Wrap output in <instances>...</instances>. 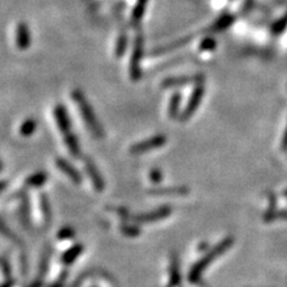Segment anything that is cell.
Segmentation results:
<instances>
[{
	"label": "cell",
	"mask_w": 287,
	"mask_h": 287,
	"mask_svg": "<svg viewBox=\"0 0 287 287\" xmlns=\"http://www.w3.org/2000/svg\"><path fill=\"white\" fill-rule=\"evenodd\" d=\"M16 46L19 50H26L31 46V32L24 22L18 23L16 26Z\"/></svg>",
	"instance_id": "7"
},
{
	"label": "cell",
	"mask_w": 287,
	"mask_h": 287,
	"mask_svg": "<svg viewBox=\"0 0 287 287\" xmlns=\"http://www.w3.org/2000/svg\"><path fill=\"white\" fill-rule=\"evenodd\" d=\"M127 44H128V36H127L126 32H121L119 38H117L116 47H115V55H116L117 59H120L126 53Z\"/></svg>",
	"instance_id": "15"
},
{
	"label": "cell",
	"mask_w": 287,
	"mask_h": 287,
	"mask_svg": "<svg viewBox=\"0 0 287 287\" xmlns=\"http://www.w3.org/2000/svg\"><path fill=\"white\" fill-rule=\"evenodd\" d=\"M232 22H234V18H232L231 16H224V17L219 18V19L213 24L212 29L211 30L214 32L222 31V30H225L228 26L231 25Z\"/></svg>",
	"instance_id": "18"
},
{
	"label": "cell",
	"mask_w": 287,
	"mask_h": 287,
	"mask_svg": "<svg viewBox=\"0 0 287 287\" xmlns=\"http://www.w3.org/2000/svg\"><path fill=\"white\" fill-rule=\"evenodd\" d=\"M204 95H205L204 84H202V83L196 84L195 89L193 90L192 96H190L188 103H187L186 108H184V110L182 111V114H181V116H180L181 120L187 121V120H189L190 117L193 116V114H194L195 111L198 110L199 105H200V103L202 102Z\"/></svg>",
	"instance_id": "4"
},
{
	"label": "cell",
	"mask_w": 287,
	"mask_h": 287,
	"mask_svg": "<svg viewBox=\"0 0 287 287\" xmlns=\"http://www.w3.org/2000/svg\"><path fill=\"white\" fill-rule=\"evenodd\" d=\"M72 99H73L74 103L77 104L81 115V119L85 122V126L92 134V137L96 139H103L105 137L104 129L103 127H102L101 122H99L92 105L87 101L86 96L84 95L80 90H74V91L72 92Z\"/></svg>",
	"instance_id": "1"
},
{
	"label": "cell",
	"mask_w": 287,
	"mask_h": 287,
	"mask_svg": "<svg viewBox=\"0 0 287 287\" xmlns=\"http://www.w3.org/2000/svg\"><path fill=\"white\" fill-rule=\"evenodd\" d=\"M189 41H190V37L180 38V40L171 42V43L165 44V46L157 47L155 50H152V53L151 54H152V55H162V54H167L169 52H172V50L177 49V48H180L181 46H184V44L188 43Z\"/></svg>",
	"instance_id": "11"
},
{
	"label": "cell",
	"mask_w": 287,
	"mask_h": 287,
	"mask_svg": "<svg viewBox=\"0 0 287 287\" xmlns=\"http://www.w3.org/2000/svg\"><path fill=\"white\" fill-rule=\"evenodd\" d=\"M188 189L184 187H177V188H162V189H153L152 194H161V195H182L187 194Z\"/></svg>",
	"instance_id": "16"
},
{
	"label": "cell",
	"mask_w": 287,
	"mask_h": 287,
	"mask_svg": "<svg viewBox=\"0 0 287 287\" xmlns=\"http://www.w3.org/2000/svg\"><path fill=\"white\" fill-rule=\"evenodd\" d=\"M55 165H56V168H59L60 170H61L63 174L69 178V180L73 181L74 183L79 184L81 182L80 172L78 171L77 169H75L68 161H66V159H63V158H60L59 157V158L55 159Z\"/></svg>",
	"instance_id": "9"
},
{
	"label": "cell",
	"mask_w": 287,
	"mask_h": 287,
	"mask_svg": "<svg viewBox=\"0 0 287 287\" xmlns=\"http://www.w3.org/2000/svg\"><path fill=\"white\" fill-rule=\"evenodd\" d=\"M2 170V163H1V159H0V171Z\"/></svg>",
	"instance_id": "23"
},
{
	"label": "cell",
	"mask_w": 287,
	"mask_h": 287,
	"mask_svg": "<svg viewBox=\"0 0 287 287\" xmlns=\"http://www.w3.org/2000/svg\"><path fill=\"white\" fill-rule=\"evenodd\" d=\"M282 146L284 150H287V129L285 132V134H284V138H283V143H282Z\"/></svg>",
	"instance_id": "21"
},
{
	"label": "cell",
	"mask_w": 287,
	"mask_h": 287,
	"mask_svg": "<svg viewBox=\"0 0 287 287\" xmlns=\"http://www.w3.org/2000/svg\"><path fill=\"white\" fill-rule=\"evenodd\" d=\"M180 105H181V95L178 92H175L174 95L171 96L168 107V114L170 119H177V117L181 116Z\"/></svg>",
	"instance_id": "12"
},
{
	"label": "cell",
	"mask_w": 287,
	"mask_h": 287,
	"mask_svg": "<svg viewBox=\"0 0 287 287\" xmlns=\"http://www.w3.org/2000/svg\"><path fill=\"white\" fill-rule=\"evenodd\" d=\"M63 143H65L66 147H67V150L69 151L72 157H74V158H80L81 147L77 135H74L73 133L71 132L67 133V134L63 135Z\"/></svg>",
	"instance_id": "10"
},
{
	"label": "cell",
	"mask_w": 287,
	"mask_h": 287,
	"mask_svg": "<svg viewBox=\"0 0 287 287\" xmlns=\"http://www.w3.org/2000/svg\"><path fill=\"white\" fill-rule=\"evenodd\" d=\"M36 128H37V123L34 119H26L19 127V133L22 137H31L34 134Z\"/></svg>",
	"instance_id": "14"
},
{
	"label": "cell",
	"mask_w": 287,
	"mask_h": 287,
	"mask_svg": "<svg viewBox=\"0 0 287 287\" xmlns=\"http://www.w3.org/2000/svg\"><path fill=\"white\" fill-rule=\"evenodd\" d=\"M167 144V137L164 134H157L153 137H150L145 139L143 141H139V143L132 145L131 149H129V153L133 156L138 155H144V153L150 152L152 150H157L159 147H163Z\"/></svg>",
	"instance_id": "3"
},
{
	"label": "cell",
	"mask_w": 287,
	"mask_h": 287,
	"mask_svg": "<svg viewBox=\"0 0 287 287\" xmlns=\"http://www.w3.org/2000/svg\"><path fill=\"white\" fill-rule=\"evenodd\" d=\"M5 187H6V182H5V181H0V193H1L2 190H4Z\"/></svg>",
	"instance_id": "22"
},
{
	"label": "cell",
	"mask_w": 287,
	"mask_h": 287,
	"mask_svg": "<svg viewBox=\"0 0 287 287\" xmlns=\"http://www.w3.org/2000/svg\"><path fill=\"white\" fill-rule=\"evenodd\" d=\"M47 177L48 176L46 174H44L43 171L35 172V174H32L31 176H30L28 180H26V183H28L29 186H31V187H40L44 182H46Z\"/></svg>",
	"instance_id": "17"
},
{
	"label": "cell",
	"mask_w": 287,
	"mask_h": 287,
	"mask_svg": "<svg viewBox=\"0 0 287 287\" xmlns=\"http://www.w3.org/2000/svg\"><path fill=\"white\" fill-rule=\"evenodd\" d=\"M145 37L141 31H139L133 43V52L129 61V75L133 81H138L141 78V60L144 56Z\"/></svg>",
	"instance_id": "2"
},
{
	"label": "cell",
	"mask_w": 287,
	"mask_h": 287,
	"mask_svg": "<svg viewBox=\"0 0 287 287\" xmlns=\"http://www.w3.org/2000/svg\"><path fill=\"white\" fill-rule=\"evenodd\" d=\"M204 81V75H182V77H171L167 78L162 81L163 89H172V87H180L187 84H199Z\"/></svg>",
	"instance_id": "5"
},
{
	"label": "cell",
	"mask_w": 287,
	"mask_h": 287,
	"mask_svg": "<svg viewBox=\"0 0 287 287\" xmlns=\"http://www.w3.org/2000/svg\"><path fill=\"white\" fill-rule=\"evenodd\" d=\"M146 5L147 0H138L137 1V5L134 6V10H133L131 17V22L133 25H138L140 23L141 18H143L145 11H146Z\"/></svg>",
	"instance_id": "13"
},
{
	"label": "cell",
	"mask_w": 287,
	"mask_h": 287,
	"mask_svg": "<svg viewBox=\"0 0 287 287\" xmlns=\"http://www.w3.org/2000/svg\"><path fill=\"white\" fill-rule=\"evenodd\" d=\"M84 167H85V170L87 172V175H89L90 180H91L93 187H95L97 190L103 189L104 180L103 177H102L101 172L98 170L97 165L95 164V162H93L91 158H89V157H86V158L84 159Z\"/></svg>",
	"instance_id": "8"
},
{
	"label": "cell",
	"mask_w": 287,
	"mask_h": 287,
	"mask_svg": "<svg viewBox=\"0 0 287 287\" xmlns=\"http://www.w3.org/2000/svg\"><path fill=\"white\" fill-rule=\"evenodd\" d=\"M217 46V42L211 37H206L204 41L200 43V50L201 52H211L214 50V48Z\"/></svg>",
	"instance_id": "19"
},
{
	"label": "cell",
	"mask_w": 287,
	"mask_h": 287,
	"mask_svg": "<svg viewBox=\"0 0 287 287\" xmlns=\"http://www.w3.org/2000/svg\"><path fill=\"white\" fill-rule=\"evenodd\" d=\"M150 178L153 181V182L158 183L159 181H162V178H163L162 171L158 170V169H153V170H151L150 172Z\"/></svg>",
	"instance_id": "20"
},
{
	"label": "cell",
	"mask_w": 287,
	"mask_h": 287,
	"mask_svg": "<svg viewBox=\"0 0 287 287\" xmlns=\"http://www.w3.org/2000/svg\"><path fill=\"white\" fill-rule=\"evenodd\" d=\"M54 119H55L57 128L63 135L71 132V119L68 116V111L62 104H56V107L54 108Z\"/></svg>",
	"instance_id": "6"
}]
</instances>
